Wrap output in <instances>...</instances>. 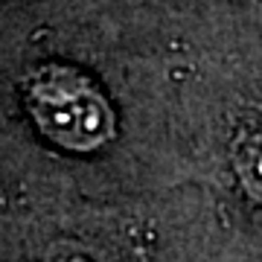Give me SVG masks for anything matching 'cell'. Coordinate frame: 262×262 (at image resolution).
<instances>
[{
    "instance_id": "cell-1",
    "label": "cell",
    "mask_w": 262,
    "mask_h": 262,
    "mask_svg": "<svg viewBox=\"0 0 262 262\" xmlns=\"http://www.w3.org/2000/svg\"><path fill=\"white\" fill-rule=\"evenodd\" d=\"M29 102L38 125L64 146L91 149L111 134V111L102 96L67 70L41 76L29 91Z\"/></svg>"
},
{
    "instance_id": "cell-2",
    "label": "cell",
    "mask_w": 262,
    "mask_h": 262,
    "mask_svg": "<svg viewBox=\"0 0 262 262\" xmlns=\"http://www.w3.org/2000/svg\"><path fill=\"white\" fill-rule=\"evenodd\" d=\"M239 175L256 198H262V146H248L236 160Z\"/></svg>"
}]
</instances>
